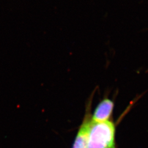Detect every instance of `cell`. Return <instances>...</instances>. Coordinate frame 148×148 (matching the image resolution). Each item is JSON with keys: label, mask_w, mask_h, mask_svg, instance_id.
Here are the masks:
<instances>
[{"label": "cell", "mask_w": 148, "mask_h": 148, "mask_svg": "<svg viewBox=\"0 0 148 148\" xmlns=\"http://www.w3.org/2000/svg\"><path fill=\"white\" fill-rule=\"evenodd\" d=\"M114 102L109 98H104L95 108L92 120L94 122L109 121L112 115Z\"/></svg>", "instance_id": "2"}, {"label": "cell", "mask_w": 148, "mask_h": 148, "mask_svg": "<svg viewBox=\"0 0 148 148\" xmlns=\"http://www.w3.org/2000/svg\"><path fill=\"white\" fill-rule=\"evenodd\" d=\"M116 125L111 121L94 122L91 120L87 148H117Z\"/></svg>", "instance_id": "1"}, {"label": "cell", "mask_w": 148, "mask_h": 148, "mask_svg": "<svg viewBox=\"0 0 148 148\" xmlns=\"http://www.w3.org/2000/svg\"><path fill=\"white\" fill-rule=\"evenodd\" d=\"M91 119L86 118L79 128L73 148H87L88 136Z\"/></svg>", "instance_id": "3"}]
</instances>
